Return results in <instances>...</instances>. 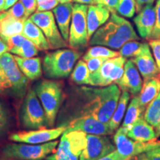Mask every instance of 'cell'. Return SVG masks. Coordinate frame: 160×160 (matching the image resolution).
Here are the masks:
<instances>
[{"label": "cell", "mask_w": 160, "mask_h": 160, "mask_svg": "<svg viewBox=\"0 0 160 160\" xmlns=\"http://www.w3.org/2000/svg\"><path fill=\"white\" fill-rule=\"evenodd\" d=\"M37 11H50L59 5L57 0H37Z\"/></svg>", "instance_id": "obj_39"}, {"label": "cell", "mask_w": 160, "mask_h": 160, "mask_svg": "<svg viewBox=\"0 0 160 160\" xmlns=\"http://www.w3.org/2000/svg\"><path fill=\"white\" fill-rule=\"evenodd\" d=\"M66 131H82L87 134L105 135L113 134V132L110 129L108 123H104L92 117H81L70 120L65 125Z\"/></svg>", "instance_id": "obj_14"}, {"label": "cell", "mask_w": 160, "mask_h": 160, "mask_svg": "<svg viewBox=\"0 0 160 160\" xmlns=\"http://www.w3.org/2000/svg\"><path fill=\"white\" fill-rule=\"evenodd\" d=\"M155 132H156V136L157 138L160 137V124L159 125H157V127H155Z\"/></svg>", "instance_id": "obj_52"}, {"label": "cell", "mask_w": 160, "mask_h": 160, "mask_svg": "<svg viewBox=\"0 0 160 160\" xmlns=\"http://www.w3.org/2000/svg\"><path fill=\"white\" fill-rule=\"evenodd\" d=\"M71 80L77 85H90V72L83 59L78 60L71 73Z\"/></svg>", "instance_id": "obj_28"}, {"label": "cell", "mask_w": 160, "mask_h": 160, "mask_svg": "<svg viewBox=\"0 0 160 160\" xmlns=\"http://www.w3.org/2000/svg\"><path fill=\"white\" fill-rule=\"evenodd\" d=\"M5 0H0V12L5 11Z\"/></svg>", "instance_id": "obj_51"}, {"label": "cell", "mask_w": 160, "mask_h": 160, "mask_svg": "<svg viewBox=\"0 0 160 160\" xmlns=\"http://www.w3.org/2000/svg\"><path fill=\"white\" fill-rule=\"evenodd\" d=\"M9 91V84L3 72L0 71V94H5Z\"/></svg>", "instance_id": "obj_44"}, {"label": "cell", "mask_w": 160, "mask_h": 160, "mask_svg": "<svg viewBox=\"0 0 160 160\" xmlns=\"http://www.w3.org/2000/svg\"><path fill=\"white\" fill-rule=\"evenodd\" d=\"M116 150L113 140L105 135L87 134L86 145L79 160H98Z\"/></svg>", "instance_id": "obj_13"}, {"label": "cell", "mask_w": 160, "mask_h": 160, "mask_svg": "<svg viewBox=\"0 0 160 160\" xmlns=\"http://www.w3.org/2000/svg\"><path fill=\"white\" fill-rule=\"evenodd\" d=\"M34 91L45 111L48 127H53L63 99L62 82L43 79L36 85Z\"/></svg>", "instance_id": "obj_4"}, {"label": "cell", "mask_w": 160, "mask_h": 160, "mask_svg": "<svg viewBox=\"0 0 160 160\" xmlns=\"http://www.w3.org/2000/svg\"><path fill=\"white\" fill-rule=\"evenodd\" d=\"M29 19L43 32L51 49L65 48L68 46V44L63 39L60 33L56 22L54 15L51 11H36L29 17Z\"/></svg>", "instance_id": "obj_10"}, {"label": "cell", "mask_w": 160, "mask_h": 160, "mask_svg": "<svg viewBox=\"0 0 160 160\" xmlns=\"http://www.w3.org/2000/svg\"><path fill=\"white\" fill-rule=\"evenodd\" d=\"M113 142L116 150L120 154L126 157H137L146 152L156 149L160 146V140L155 138L147 142H142L133 140L127 136L125 128L120 127L113 135Z\"/></svg>", "instance_id": "obj_11"}, {"label": "cell", "mask_w": 160, "mask_h": 160, "mask_svg": "<svg viewBox=\"0 0 160 160\" xmlns=\"http://www.w3.org/2000/svg\"><path fill=\"white\" fill-rule=\"evenodd\" d=\"M126 61L122 56L106 60L97 71L90 73V85L107 87L115 84L123 74Z\"/></svg>", "instance_id": "obj_9"}, {"label": "cell", "mask_w": 160, "mask_h": 160, "mask_svg": "<svg viewBox=\"0 0 160 160\" xmlns=\"http://www.w3.org/2000/svg\"><path fill=\"white\" fill-rule=\"evenodd\" d=\"M111 11L102 5H88L87 13L88 35L89 39L101 26L108 22Z\"/></svg>", "instance_id": "obj_19"}, {"label": "cell", "mask_w": 160, "mask_h": 160, "mask_svg": "<svg viewBox=\"0 0 160 160\" xmlns=\"http://www.w3.org/2000/svg\"><path fill=\"white\" fill-rule=\"evenodd\" d=\"M137 13L135 0H119L116 13L126 18L133 17Z\"/></svg>", "instance_id": "obj_33"}, {"label": "cell", "mask_w": 160, "mask_h": 160, "mask_svg": "<svg viewBox=\"0 0 160 160\" xmlns=\"http://www.w3.org/2000/svg\"><path fill=\"white\" fill-rule=\"evenodd\" d=\"M72 11H73V4L71 2H66L59 3L52 11L54 15L56 22L57 24L60 33L67 42H68L69 38Z\"/></svg>", "instance_id": "obj_21"}, {"label": "cell", "mask_w": 160, "mask_h": 160, "mask_svg": "<svg viewBox=\"0 0 160 160\" xmlns=\"http://www.w3.org/2000/svg\"><path fill=\"white\" fill-rule=\"evenodd\" d=\"M156 0H135L136 2V9H137V13H138L140 10L145 5H150V4H153Z\"/></svg>", "instance_id": "obj_45"}, {"label": "cell", "mask_w": 160, "mask_h": 160, "mask_svg": "<svg viewBox=\"0 0 160 160\" xmlns=\"http://www.w3.org/2000/svg\"><path fill=\"white\" fill-rule=\"evenodd\" d=\"M137 160H150V159L147 157L145 153H142V154L138 155L137 157Z\"/></svg>", "instance_id": "obj_50"}, {"label": "cell", "mask_w": 160, "mask_h": 160, "mask_svg": "<svg viewBox=\"0 0 160 160\" xmlns=\"http://www.w3.org/2000/svg\"><path fill=\"white\" fill-rule=\"evenodd\" d=\"M133 20L140 37L144 39H150L156 22L155 6L153 4L145 5Z\"/></svg>", "instance_id": "obj_17"}, {"label": "cell", "mask_w": 160, "mask_h": 160, "mask_svg": "<svg viewBox=\"0 0 160 160\" xmlns=\"http://www.w3.org/2000/svg\"><path fill=\"white\" fill-rule=\"evenodd\" d=\"M119 56V52L113 51L109 48L102 45H93L86 51L82 57V59L85 62L92 58H104L108 59Z\"/></svg>", "instance_id": "obj_29"}, {"label": "cell", "mask_w": 160, "mask_h": 160, "mask_svg": "<svg viewBox=\"0 0 160 160\" xmlns=\"http://www.w3.org/2000/svg\"><path fill=\"white\" fill-rule=\"evenodd\" d=\"M19 0H5V11L8 10L10 8H11L13 5H15Z\"/></svg>", "instance_id": "obj_49"}, {"label": "cell", "mask_w": 160, "mask_h": 160, "mask_svg": "<svg viewBox=\"0 0 160 160\" xmlns=\"http://www.w3.org/2000/svg\"><path fill=\"white\" fill-rule=\"evenodd\" d=\"M139 39V37L128 20L113 13L107 22L101 26L91 37L89 45H102L118 50L127 42Z\"/></svg>", "instance_id": "obj_2"}, {"label": "cell", "mask_w": 160, "mask_h": 160, "mask_svg": "<svg viewBox=\"0 0 160 160\" xmlns=\"http://www.w3.org/2000/svg\"><path fill=\"white\" fill-rule=\"evenodd\" d=\"M82 53V51L66 48L47 53L42 62L45 76L51 79L68 77Z\"/></svg>", "instance_id": "obj_3"}, {"label": "cell", "mask_w": 160, "mask_h": 160, "mask_svg": "<svg viewBox=\"0 0 160 160\" xmlns=\"http://www.w3.org/2000/svg\"><path fill=\"white\" fill-rule=\"evenodd\" d=\"M145 110L140 105L137 96L131 99L128 107L127 108L125 118H124L122 127L128 128L140 118H142Z\"/></svg>", "instance_id": "obj_27"}, {"label": "cell", "mask_w": 160, "mask_h": 160, "mask_svg": "<svg viewBox=\"0 0 160 160\" xmlns=\"http://www.w3.org/2000/svg\"><path fill=\"white\" fill-rule=\"evenodd\" d=\"M131 99V94L127 91H122L120 96L119 102H118L117 108H116L113 115L108 122L110 129L114 133V131L119 128L121 122L122 121L124 115L127 110L129 100Z\"/></svg>", "instance_id": "obj_26"}, {"label": "cell", "mask_w": 160, "mask_h": 160, "mask_svg": "<svg viewBox=\"0 0 160 160\" xmlns=\"http://www.w3.org/2000/svg\"><path fill=\"white\" fill-rule=\"evenodd\" d=\"M120 96L121 90L117 84L107 87L77 88L69 102L72 115L67 122L74 118L92 117L102 122L108 123Z\"/></svg>", "instance_id": "obj_1"}, {"label": "cell", "mask_w": 160, "mask_h": 160, "mask_svg": "<svg viewBox=\"0 0 160 160\" xmlns=\"http://www.w3.org/2000/svg\"><path fill=\"white\" fill-rule=\"evenodd\" d=\"M25 21L11 17L7 11L0 12V38L5 40L12 36L22 33Z\"/></svg>", "instance_id": "obj_22"}, {"label": "cell", "mask_w": 160, "mask_h": 160, "mask_svg": "<svg viewBox=\"0 0 160 160\" xmlns=\"http://www.w3.org/2000/svg\"><path fill=\"white\" fill-rule=\"evenodd\" d=\"M128 159V157H126L125 156L120 154L117 150H115V151L111 152V153L102 157L101 159L98 160H127Z\"/></svg>", "instance_id": "obj_43"}, {"label": "cell", "mask_w": 160, "mask_h": 160, "mask_svg": "<svg viewBox=\"0 0 160 160\" xmlns=\"http://www.w3.org/2000/svg\"><path fill=\"white\" fill-rule=\"evenodd\" d=\"M20 122L24 128L28 130L48 126L45 111L34 90L30 89L26 93L20 112Z\"/></svg>", "instance_id": "obj_8"}, {"label": "cell", "mask_w": 160, "mask_h": 160, "mask_svg": "<svg viewBox=\"0 0 160 160\" xmlns=\"http://www.w3.org/2000/svg\"><path fill=\"white\" fill-rule=\"evenodd\" d=\"M5 11H7V13L9 15L16 18V19L23 20V21H25L26 19H28L27 13H26L25 7H24L22 2L20 0Z\"/></svg>", "instance_id": "obj_34"}, {"label": "cell", "mask_w": 160, "mask_h": 160, "mask_svg": "<svg viewBox=\"0 0 160 160\" xmlns=\"http://www.w3.org/2000/svg\"><path fill=\"white\" fill-rule=\"evenodd\" d=\"M25 39V37L22 34H17L12 36L11 37L7 38V39L4 40V42L7 44L10 52L13 51V50L17 48H19Z\"/></svg>", "instance_id": "obj_37"}, {"label": "cell", "mask_w": 160, "mask_h": 160, "mask_svg": "<svg viewBox=\"0 0 160 160\" xmlns=\"http://www.w3.org/2000/svg\"><path fill=\"white\" fill-rule=\"evenodd\" d=\"M26 39L30 40L32 43L40 51H48L51 49L47 39L38 26L31 19H27L24 22L22 33Z\"/></svg>", "instance_id": "obj_23"}, {"label": "cell", "mask_w": 160, "mask_h": 160, "mask_svg": "<svg viewBox=\"0 0 160 160\" xmlns=\"http://www.w3.org/2000/svg\"><path fill=\"white\" fill-rule=\"evenodd\" d=\"M72 2H74L78 4L87 5H99V0H72Z\"/></svg>", "instance_id": "obj_47"}, {"label": "cell", "mask_w": 160, "mask_h": 160, "mask_svg": "<svg viewBox=\"0 0 160 160\" xmlns=\"http://www.w3.org/2000/svg\"><path fill=\"white\" fill-rule=\"evenodd\" d=\"M25 7L26 13L28 17L34 13L37 9V0H20Z\"/></svg>", "instance_id": "obj_42"}, {"label": "cell", "mask_w": 160, "mask_h": 160, "mask_svg": "<svg viewBox=\"0 0 160 160\" xmlns=\"http://www.w3.org/2000/svg\"><path fill=\"white\" fill-rule=\"evenodd\" d=\"M9 84V91L18 98L25 97L28 79L22 73L17 63L11 65L3 72Z\"/></svg>", "instance_id": "obj_18"}, {"label": "cell", "mask_w": 160, "mask_h": 160, "mask_svg": "<svg viewBox=\"0 0 160 160\" xmlns=\"http://www.w3.org/2000/svg\"><path fill=\"white\" fill-rule=\"evenodd\" d=\"M8 51H9V49H8V47L7 44H6L3 40L0 38V57H1L3 53H5V52H8Z\"/></svg>", "instance_id": "obj_48"}, {"label": "cell", "mask_w": 160, "mask_h": 160, "mask_svg": "<svg viewBox=\"0 0 160 160\" xmlns=\"http://www.w3.org/2000/svg\"><path fill=\"white\" fill-rule=\"evenodd\" d=\"M145 154L150 160H160V151L157 148L146 152Z\"/></svg>", "instance_id": "obj_46"}, {"label": "cell", "mask_w": 160, "mask_h": 160, "mask_svg": "<svg viewBox=\"0 0 160 160\" xmlns=\"http://www.w3.org/2000/svg\"><path fill=\"white\" fill-rule=\"evenodd\" d=\"M14 56L18 67L29 80H36L42 74V65L39 57L24 58Z\"/></svg>", "instance_id": "obj_24"}, {"label": "cell", "mask_w": 160, "mask_h": 160, "mask_svg": "<svg viewBox=\"0 0 160 160\" xmlns=\"http://www.w3.org/2000/svg\"><path fill=\"white\" fill-rule=\"evenodd\" d=\"M126 133L133 140L147 142L157 138L153 126L148 122L145 118H140L128 128H125Z\"/></svg>", "instance_id": "obj_20"}, {"label": "cell", "mask_w": 160, "mask_h": 160, "mask_svg": "<svg viewBox=\"0 0 160 160\" xmlns=\"http://www.w3.org/2000/svg\"><path fill=\"white\" fill-rule=\"evenodd\" d=\"M115 84L119 86L121 91L128 92L134 97L139 94L142 88V80L137 68L131 59L126 61L123 74Z\"/></svg>", "instance_id": "obj_15"}, {"label": "cell", "mask_w": 160, "mask_h": 160, "mask_svg": "<svg viewBox=\"0 0 160 160\" xmlns=\"http://www.w3.org/2000/svg\"><path fill=\"white\" fill-rule=\"evenodd\" d=\"M156 22L154 28L152 32L151 39H160V0H157L155 5Z\"/></svg>", "instance_id": "obj_38"}, {"label": "cell", "mask_w": 160, "mask_h": 160, "mask_svg": "<svg viewBox=\"0 0 160 160\" xmlns=\"http://www.w3.org/2000/svg\"><path fill=\"white\" fill-rule=\"evenodd\" d=\"M87 133L82 131H65L56 151L46 157L47 160H79L86 145Z\"/></svg>", "instance_id": "obj_7"}, {"label": "cell", "mask_w": 160, "mask_h": 160, "mask_svg": "<svg viewBox=\"0 0 160 160\" xmlns=\"http://www.w3.org/2000/svg\"><path fill=\"white\" fill-rule=\"evenodd\" d=\"M39 50L36 47L34 44L25 38V39L19 48L10 51V53L20 57L31 58L35 57L36 56L39 54Z\"/></svg>", "instance_id": "obj_31"}, {"label": "cell", "mask_w": 160, "mask_h": 160, "mask_svg": "<svg viewBox=\"0 0 160 160\" xmlns=\"http://www.w3.org/2000/svg\"><path fill=\"white\" fill-rule=\"evenodd\" d=\"M59 3H66V2H71L72 0H57Z\"/></svg>", "instance_id": "obj_53"}, {"label": "cell", "mask_w": 160, "mask_h": 160, "mask_svg": "<svg viewBox=\"0 0 160 160\" xmlns=\"http://www.w3.org/2000/svg\"><path fill=\"white\" fill-rule=\"evenodd\" d=\"M130 59H131L137 66L140 75L142 77L144 80L160 75V71L148 43L144 42L139 53Z\"/></svg>", "instance_id": "obj_16"}, {"label": "cell", "mask_w": 160, "mask_h": 160, "mask_svg": "<svg viewBox=\"0 0 160 160\" xmlns=\"http://www.w3.org/2000/svg\"><path fill=\"white\" fill-rule=\"evenodd\" d=\"M150 48H151L156 63L160 71V39H151L148 42Z\"/></svg>", "instance_id": "obj_40"}, {"label": "cell", "mask_w": 160, "mask_h": 160, "mask_svg": "<svg viewBox=\"0 0 160 160\" xmlns=\"http://www.w3.org/2000/svg\"><path fill=\"white\" fill-rule=\"evenodd\" d=\"M137 157H130L127 160H137Z\"/></svg>", "instance_id": "obj_54"}, {"label": "cell", "mask_w": 160, "mask_h": 160, "mask_svg": "<svg viewBox=\"0 0 160 160\" xmlns=\"http://www.w3.org/2000/svg\"><path fill=\"white\" fill-rule=\"evenodd\" d=\"M157 149H159V151H160V146H159V148H157Z\"/></svg>", "instance_id": "obj_55"}, {"label": "cell", "mask_w": 160, "mask_h": 160, "mask_svg": "<svg viewBox=\"0 0 160 160\" xmlns=\"http://www.w3.org/2000/svg\"><path fill=\"white\" fill-rule=\"evenodd\" d=\"M106 60L107 59H104V58H92V59L87 60L86 63H87L90 73H93L97 71Z\"/></svg>", "instance_id": "obj_41"}, {"label": "cell", "mask_w": 160, "mask_h": 160, "mask_svg": "<svg viewBox=\"0 0 160 160\" xmlns=\"http://www.w3.org/2000/svg\"><path fill=\"white\" fill-rule=\"evenodd\" d=\"M144 42H140L138 40H132L127 42L122 46L119 49V56L126 58V59H131L137 56L142 47Z\"/></svg>", "instance_id": "obj_32"}, {"label": "cell", "mask_w": 160, "mask_h": 160, "mask_svg": "<svg viewBox=\"0 0 160 160\" xmlns=\"http://www.w3.org/2000/svg\"><path fill=\"white\" fill-rule=\"evenodd\" d=\"M88 5L76 3L73 5L70 26L68 46L71 48L82 51L89 45L88 35L87 13Z\"/></svg>", "instance_id": "obj_6"}, {"label": "cell", "mask_w": 160, "mask_h": 160, "mask_svg": "<svg viewBox=\"0 0 160 160\" xmlns=\"http://www.w3.org/2000/svg\"><path fill=\"white\" fill-rule=\"evenodd\" d=\"M66 128V126L61 125L55 128H44L37 130H30L28 131L12 133L9 136V139L15 142L39 145L54 141L63 134Z\"/></svg>", "instance_id": "obj_12"}, {"label": "cell", "mask_w": 160, "mask_h": 160, "mask_svg": "<svg viewBox=\"0 0 160 160\" xmlns=\"http://www.w3.org/2000/svg\"><path fill=\"white\" fill-rule=\"evenodd\" d=\"M15 63H17V62L14 59V56L9 51L5 52L0 57V71L4 72Z\"/></svg>", "instance_id": "obj_36"}, {"label": "cell", "mask_w": 160, "mask_h": 160, "mask_svg": "<svg viewBox=\"0 0 160 160\" xmlns=\"http://www.w3.org/2000/svg\"><path fill=\"white\" fill-rule=\"evenodd\" d=\"M59 141L33 145L26 143H12L5 145L2 151L5 159L15 160H41L56 151Z\"/></svg>", "instance_id": "obj_5"}, {"label": "cell", "mask_w": 160, "mask_h": 160, "mask_svg": "<svg viewBox=\"0 0 160 160\" xmlns=\"http://www.w3.org/2000/svg\"><path fill=\"white\" fill-rule=\"evenodd\" d=\"M9 115L3 103L0 101V138L7 133L9 128Z\"/></svg>", "instance_id": "obj_35"}, {"label": "cell", "mask_w": 160, "mask_h": 160, "mask_svg": "<svg viewBox=\"0 0 160 160\" xmlns=\"http://www.w3.org/2000/svg\"><path fill=\"white\" fill-rule=\"evenodd\" d=\"M160 91V75L145 79L139 94L137 96L140 105L146 110Z\"/></svg>", "instance_id": "obj_25"}, {"label": "cell", "mask_w": 160, "mask_h": 160, "mask_svg": "<svg viewBox=\"0 0 160 160\" xmlns=\"http://www.w3.org/2000/svg\"><path fill=\"white\" fill-rule=\"evenodd\" d=\"M144 118L154 128L160 124V91L157 97L147 107Z\"/></svg>", "instance_id": "obj_30"}]
</instances>
